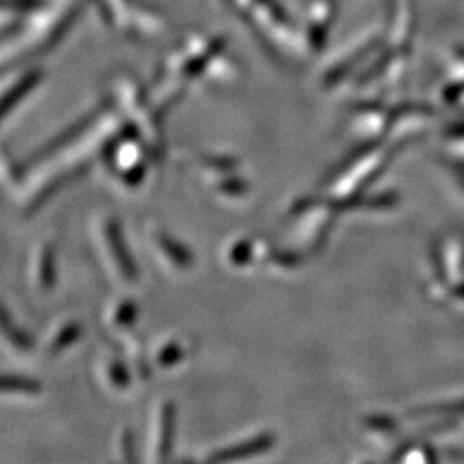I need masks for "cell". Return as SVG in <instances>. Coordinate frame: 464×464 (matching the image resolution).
Wrapping results in <instances>:
<instances>
[{
	"instance_id": "3",
	"label": "cell",
	"mask_w": 464,
	"mask_h": 464,
	"mask_svg": "<svg viewBox=\"0 0 464 464\" xmlns=\"http://www.w3.org/2000/svg\"><path fill=\"white\" fill-rule=\"evenodd\" d=\"M109 237H111V243H112V246H114V253H116L119 266H121V268L124 270V274H126L130 279H133L134 276H136L133 262L130 260V255H128V251H126L122 241H121V237H119L116 226H109Z\"/></svg>"
},
{
	"instance_id": "1",
	"label": "cell",
	"mask_w": 464,
	"mask_h": 464,
	"mask_svg": "<svg viewBox=\"0 0 464 464\" xmlns=\"http://www.w3.org/2000/svg\"><path fill=\"white\" fill-rule=\"evenodd\" d=\"M272 446V439L270 435H262L255 440H249L245 444H239L236 448L227 449L224 452H217L210 461H229V459H239V458H246V456H253V454H258V452H264L266 449Z\"/></svg>"
},
{
	"instance_id": "7",
	"label": "cell",
	"mask_w": 464,
	"mask_h": 464,
	"mask_svg": "<svg viewBox=\"0 0 464 464\" xmlns=\"http://www.w3.org/2000/svg\"><path fill=\"white\" fill-rule=\"evenodd\" d=\"M52 262H53V258H52V251H50V248H47L45 255H44V266H42V272H44V282H45V285H47V287H50V284H52V277H53V274H52Z\"/></svg>"
},
{
	"instance_id": "6",
	"label": "cell",
	"mask_w": 464,
	"mask_h": 464,
	"mask_svg": "<svg viewBox=\"0 0 464 464\" xmlns=\"http://www.w3.org/2000/svg\"><path fill=\"white\" fill-rule=\"evenodd\" d=\"M162 246L170 253V256L176 260V262H179V264H188V253L184 251L181 246H178V245H174L172 241H169V239H162Z\"/></svg>"
},
{
	"instance_id": "2",
	"label": "cell",
	"mask_w": 464,
	"mask_h": 464,
	"mask_svg": "<svg viewBox=\"0 0 464 464\" xmlns=\"http://www.w3.org/2000/svg\"><path fill=\"white\" fill-rule=\"evenodd\" d=\"M95 116H99L97 112L95 114H92V116L84 117L82 122H78V124H74V126H71L69 130L66 131H63V133L59 134L57 138H53L50 143H47L44 149L40 150L38 153H34V157H32V162H38V160H42L44 157H47V155H52L55 150L61 149V147H64L66 143H69L71 140H74L78 134L84 131L90 124H92V121L95 119Z\"/></svg>"
},
{
	"instance_id": "8",
	"label": "cell",
	"mask_w": 464,
	"mask_h": 464,
	"mask_svg": "<svg viewBox=\"0 0 464 464\" xmlns=\"http://www.w3.org/2000/svg\"><path fill=\"white\" fill-rule=\"evenodd\" d=\"M76 334H78V329H76L74 325L66 329V332L57 339V343H55V346H53V351H59V349L64 348L67 343H71V341L76 337Z\"/></svg>"
},
{
	"instance_id": "5",
	"label": "cell",
	"mask_w": 464,
	"mask_h": 464,
	"mask_svg": "<svg viewBox=\"0 0 464 464\" xmlns=\"http://www.w3.org/2000/svg\"><path fill=\"white\" fill-rule=\"evenodd\" d=\"M164 430H162V444H160V454L162 458L169 456L170 444H172V406L167 404L164 408Z\"/></svg>"
},
{
	"instance_id": "4",
	"label": "cell",
	"mask_w": 464,
	"mask_h": 464,
	"mask_svg": "<svg viewBox=\"0 0 464 464\" xmlns=\"http://www.w3.org/2000/svg\"><path fill=\"white\" fill-rule=\"evenodd\" d=\"M2 389L7 391H23V392H36L40 391V385L34 381H28L23 377H4Z\"/></svg>"
}]
</instances>
